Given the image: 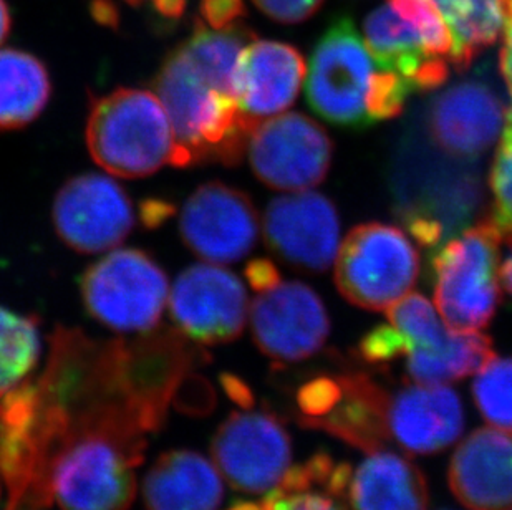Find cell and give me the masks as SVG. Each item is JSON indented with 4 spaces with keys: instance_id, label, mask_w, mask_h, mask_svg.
Listing matches in <instances>:
<instances>
[{
    "instance_id": "cell-1",
    "label": "cell",
    "mask_w": 512,
    "mask_h": 510,
    "mask_svg": "<svg viewBox=\"0 0 512 510\" xmlns=\"http://www.w3.org/2000/svg\"><path fill=\"white\" fill-rule=\"evenodd\" d=\"M392 191L400 221L418 244L431 251L471 226L483 204V186L473 161L445 153L425 136H408L400 146Z\"/></svg>"
},
{
    "instance_id": "cell-2",
    "label": "cell",
    "mask_w": 512,
    "mask_h": 510,
    "mask_svg": "<svg viewBox=\"0 0 512 510\" xmlns=\"http://www.w3.org/2000/svg\"><path fill=\"white\" fill-rule=\"evenodd\" d=\"M178 143L181 168L191 164L234 166L246 151L254 123L242 115L236 98L214 87L181 47L166 57L155 80Z\"/></svg>"
},
{
    "instance_id": "cell-3",
    "label": "cell",
    "mask_w": 512,
    "mask_h": 510,
    "mask_svg": "<svg viewBox=\"0 0 512 510\" xmlns=\"http://www.w3.org/2000/svg\"><path fill=\"white\" fill-rule=\"evenodd\" d=\"M85 140L93 161L116 178H146L166 164L181 168L170 116L148 90L116 88L90 98Z\"/></svg>"
},
{
    "instance_id": "cell-4",
    "label": "cell",
    "mask_w": 512,
    "mask_h": 510,
    "mask_svg": "<svg viewBox=\"0 0 512 510\" xmlns=\"http://www.w3.org/2000/svg\"><path fill=\"white\" fill-rule=\"evenodd\" d=\"M148 438L93 429L65 439L49 464L50 499L62 510H128Z\"/></svg>"
},
{
    "instance_id": "cell-5",
    "label": "cell",
    "mask_w": 512,
    "mask_h": 510,
    "mask_svg": "<svg viewBox=\"0 0 512 510\" xmlns=\"http://www.w3.org/2000/svg\"><path fill=\"white\" fill-rule=\"evenodd\" d=\"M501 241L489 217L433 251L436 307L451 332H478L493 320L501 300Z\"/></svg>"
},
{
    "instance_id": "cell-6",
    "label": "cell",
    "mask_w": 512,
    "mask_h": 510,
    "mask_svg": "<svg viewBox=\"0 0 512 510\" xmlns=\"http://www.w3.org/2000/svg\"><path fill=\"white\" fill-rule=\"evenodd\" d=\"M80 292L88 315L120 333L155 330L170 299L165 270L140 249H116L90 265Z\"/></svg>"
},
{
    "instance_id": "cell-7",
    "label": "cell",
    "mask_w": 512,
    "mask_h": 510,
    "mask_svg": "<svg viewBox=\"0 0 512 510\" xmlns=\"http://www.w3.org/2000/svg\"><path fill=\"white\" fill-rule=\"evenodd\" d=\"M420 275V257L400 227L368 222L353 227L335 257V284L360 308L387 310L408 295Z\"/></svg>"
},
{
    "instance_id": "cell-8",
    "label": "cell",
    "mask_w": 512,
    "mask_h": 510,
    "mask_svg": "<svg viewBox=\"0 0 512 510\" xmlns=\"http://www.w3.org/2000/svg\"><path fill=\"white\" fill-rule=\"evenodd\" d=\"M375 63L350 17H335L315 45L307 102L325 121L342 128L372 125L367 97Z\"/></svg>"
},
{
    "instance_id": "cell-9",
    "label": "cell",
    "mask_w": 512,
    "mask_h": 510,
    "mask_svg": "<svg viewBox=\"0 0 512 510\" xmlns=\"http://www.w3.org/2000/svg\"><path fill=\"white\" fill-rule=\"evenodd\" d=\"M247 153L259 181L272 189L297 193L324 181L334 143L309 116L285 113L252 128Z\"/></svg>"
},
{
    "instance_id": "cell-10",
    "label": "cell",
    "mask_w": 512,
    "mask_h": 510,
    "mask_svg": "<svg viewBox=\"0 0 512 510\" xmlns=\"http://www.w3.org/2000/svg\"><path fill=\"white\" fill-rule=\"evenodd\" d=\"M55 232L78 254L113 251L136 224L135 207L125 189L105 174L68 179L52 207Z\"/></svg>"
},
{
    "instance_id": "cell-11",
    "label": "cell",
    "mask_w": 512,
    "mask_h": 510,
    "mask_svg": "<svg viewBox=\"0 0 512 510\" xmlns=\"http://www.w3.org/2000/svg\"><path fill=\"white\" fill-rule=\"evenodd\" d=\"M211 454L232 489L264 494L289 471L292 446L284 424L274 414L236 411L214 434Z\"/></svg>"
},
{
    "instance_id": "cell-12",
    "label": "cell",
    "mask_w": 512,
    "mask_h": 510,
    "mask_svg": "<svg viewBox=\"0 0 512 510\" xmlns=\"http://www.w3.org/2000/svg\"><path fill=\"white\" fill-rule=\"evenodd\" d=\"M170 310L184 337L199 347H214L241 337L249 302L241 279L231 270L196 264L174 280Z\"/></svg>"
},
{
    "instance_id": "cell-13",
    "label": "cell",
    "mask_w": 512,
    "mask_h": 510,
    "mask_svg": "<svg viewBox=\"0 0 512 510\" xmlns=\"http://www.w3.org/2000/svg\"><path fill=\"white\" fill-rule=\"evenodd\" d=\"M252 337L274 363H297L324 347L330 320L319 294L302 282H279L259 292L251 307Z\"/></svg>"
},
{
    "instance_id": "cell-14",
    "label": "cell",
    "mask_w": 512,
    "mask_h": 510,
    "mask_svg": "<svg viewBox=\"0 0 512 510\" xmlns=\"http://www.w3.org/2000/svg\"><path fill=\"white\" fill-rule=\"evenodd\" d=\"M259 229L251 198L218 181L199 186L179 216L184 244L213 264H232L246 257L256 247Z\"/></svg>"
},
{
    "instance_id": "cell-15",
    "label": "cell",
    "mask_w": 512,
    "mask_h": 510,
    "mask_svg": "<svg viewBox=\"0 0 512 510\" xmlns=\"http://www.w3.org/2000/svg\"><path fill=\"white\" fill-rule=\"evenodd\" d=\"M264 237L269 249L287 264L309 272H324L334 264L339 252V214L322 194H285L267 206Z\"/></svg>"
},
{
    "instance_id": "cell-16",
    "label": "cell",
    "mask_w": 512,
    "mask_h": 510,
    "mask_svg": "<svg viewBox=\"0 0 512 510\" xmlns=\"http://www.w3.org/2000/svg\"><path fill=\"white\" fill-rule=\"evenodd\" d=\"M503 116V100L493 83L473 77L436 95L426 110L425 125L440 150L474 161L498 140Z\"/></svg>"
},
{
    "instance_id": "cell-17",
    "label": "cell",
    "mask_w": 512,
    "mask_h": 510,
    "mask_svg": "<svg viewBox=\"0 0 512 510\" xmlns=\"http://www.w3.org/2000/svg\"><path fill=\"white\" fill-rule=\"evenodd\" d=\"M305 73L304 57L292 45L252 39L234 72V95L242 115L257 125L287 110L299 97Z\"/></svg>"
},
{
    "instance_id": "cell-18",
    "label": "cell",
    "mask_w": 512,
    "mask_h": 510,
    "mask_svg": "<svg viewBox=\"0 0 512 510\" xmlns=\"http://www.w3.org/2000/svg\"><path fill=\"white\" fill-rule=\"evenodd\" d=\"M451 491L471 510H512V431L481 428L459 444L448 472Z\"/></svg>"
},
{
    "instance_id": "cell-19",
    "label": "cell",
    "mask_w": 512,
    "mask_h": 510,
    "mask_svg": "<svg viewBox=\"0 0 512 510\" xmlns=\"http://www.w3.org/2000/svg\"><path fill=\"white\" fill-rule=\"evenodd\" d=\"M463 426L461 400L445 385L416 383L388 403V431L406 453H440L455 443Z\"/></svg>"
},
{
    "instance_id": "cell-20",
    "label": "cell",
    "mask_w": 512,
    "mask_h": 510,
    "mask_svg": "<svg viewBox=\"0 0 512 510\" xmlns=\"http://www.w3.org/2000/svg\"><path fill=\"white\" fill-rule=\"evenodd\" d=\"M365 37L378 68L397 73L413 92H431L448 82V62L428 52L420 35L388 2L368 14Z\"/></svg>"
},
{
    "instance_id": "cell-21",
    "label": "cell",
    "mask_w": 512,
    "mask_h": 510,
    "mask_svg": "<svg viewBox=\"0 0 512 510\" xmlns=\"http://www.w3.org/2000/svg\"><path fill=\"white\" fill-rule=\"evenodd\" d=\"M340 501L348 510H426L428 486L413 462L382 449L350 469Z\"/></svg>"
},
{
    "instance_id": "cell-22",
    "label": "cell",
    "mask_w": 512,
    "mask_h": 510,
    "mask_svg": "<svg viewBox=\"0 0 512 510\" xmlns=\"http://www.w3.org/2000/svg\"><path fill=\"white\" fill-rule=\"evenodd\" d=\"M223 497L218 467L188 449L161 454L143 481L148 510H218Z\"/></svg>"
},
{
    "instance_id": "cell-23",
    "label": "cell",
    "mask_w": 512,
    "mask_h": 510,
    "mask_svg": "<svg viewBox=\"0 0 512 510\" xmlns=\"http://www.w3.org/2000/svg\"><path fill=\"white\" fill-rule=\"evenodd\" d=\"M342 396L324 418L300 421L307 428L322 429L363 453H377L390 443L388 403L390 396L382 386L365 375L339 378Z\"/></svg>"
},
{
    "instance_id": "cell-24",
    "label": "cell",
    "mask_w": 512,
    "mask_h": 510,
    "mask_svg": "<svg viewBox=\"0 0 512 510\" xmlns=\"http://www.w3.org/2000/svg\"><path fill=\"white\" fill-rule=\"evenodd\" d=\"M52 82L40 58L24 50H0V131L20 130L49 105Z\"/></svg>"
},
{
    "instance_id": "cell-25",
    "label": "cell",
    "mask_w": 512,
    "mask_h": 510,
    "mask_svg": "<svg viewBox=\"0 0 512 510\" xmlns=\"http://www.w3.org/2000/svg\"><path fill=\"white\" fill-rule=\"evenodd\" d=\"M450 29L451 62L466 72L474 58L499 39L508 20V0H431Z\"/></svg>"
},
{
    "instance_id": "cell-26",
    "label": "cell",
    "mask_w": 512,
    "mask_h": 510,
    "mask_svg": "<svg viewBox=\"0 0 512 510\" xmlns=\"http://www.w3.org/2000/svg\"><path fill=\"white\" fill-rule=\"evenodd\" d=\"M494 355L493 340L478 332H453L443 352L415 348L406 355V371L418 385H445L483 370Z\"/></svg>"
},
{
    "instance_id": "cell-27",
    "label": "cell",
    "mask_w": 512,
    "mask_h": 510,
    "mask_svg": "<svg viewBox=\"0 0 512 510\" xmlns=\"http://www.w3.org/2000/svg\"><path fill=\"white\" fill-rule=\"evenodd\" d=\"M329 466L327 454H315L305 464L290 467L261 501H237L226 510H348L325 491L324 474L327 476Z\"/></svg>"
},
{
    "instance_id": "cell-28",
    "label": "cell",
    "mask_w": 512,
    "mask_h": 510,
    "mask_svg": "<svg viewBox=\"0 0 512 510\" xmlns=\"http://www.w3.org/2000/svg\"><path fill=\"white\" fill-rule=\"evenodd\" d=\"M39 355V322L0 307V398L29 378Z\"/></svg>"
},
{
    "instance_id": "cell-29",
    "label": "cell",
    "mask_w": 512,
    "mask_h": 510,
    "mask_svg": "<svg viewBox=\"0 0 512 510\" xmlns=\"http://www.w3.org/2000/svg\"><path fill=\"white\" fill-rule=\"evenodd\" d=\"M387 317L392 327L410 337L413 350L443 352L453 337V332L443 325L435 307L420 294L401 297L387 308Z\"/></svg>"
},
{
    "instance_id": "cell-30",
    "label": "cell",
    "mask_w": 512,
    "mask_h": 510,
    "mask_svg": "<svg viewBox=\"0 0 512 510\" xmlns=\"http://www.w3.org/2000/svg\"><path fill=\"white\" fill-rule=\"evenodd\" d=\"M473 396L489 424L512 431V358L489 361L474 380Z\"/></svg>"
},
{
    "instance_id": "cell-31",
    "label": "cell",
    "mask_w": 512,
    "mask_h": 510,
    "mask_svg": "<svg viewBox=\"0 0 512 510\" xmlns=\"http://www.w3.org/2000/svg\"><path fill=\"white\" fill-rule=\"evenodd\" d=\"M489 186L493 193L491 221L503 237L512 236V110L506 111L503 136L494 156Z\"/></svg>"
},
{
    "instance_id": "cell-32",
    "label": "cell",
    "mask_w": 512,
    "mask_h": 510,
    "mask_svg": "<svg viewBox=\"0 0 512 510\" xmlns=\"http://www.w3.org/2000/svg\"><path fill=\"white\" fill-rule=\"evenodd\" d=\"M388 4L415 29L428 52L436 57H450V29L431 0H388Z\"/></svg>"
},
{
    "instance_id": "cell-33",
    "label": "cell",
    "mask_w": 512,
    "mask_h": 510,
    "mask_svg": "<svg viewBox=\"0 0 512 510\" xmlns=\"http://www.w3.org/2000/svg\"><path fill=\"white\" fill-rule=\"evenodd\" d=\"M410 85L388 70H375L367 97V111L372 125L401 115L410 97Z\"/></svg>"
},
{
    "instance_id": "cell-34",
    "label": "cell",
    "mask_w": 512,
    "mask_h": 510,
    "mask_svg": "<svg viewBox=\"0 0 512 510\" xmlns=\"http://www.w3.org/2000/svg\"><path fill=\"white\" fill-rule=\"evenodd\" d=\"M411 350H413V342L410 337H406L405 333H401L392 325L373 328L358 345V352L363 360L373 365L406 357Z\"/></svg>"
},
{
    "instance_id": "cell-35",
    "label": "cell",
    "mask_w": 512,
    "mask_h": 510,
    "mask_svg": "<svg viewBox=\"0 0 512 510\" xmlns=\"http://www.w3.org/2000/svg\"><path fill=\"white\" fill-rule=\"evenodd\" d=\"M340 396H342V385L339 380L322 376L305 383L297 393V405L304 414L300 421L324 418L325 414H329L339 403Z\"/></svg>"
},
{
    "instance_id": "cell-36",
    "label": "cell",
    "mask_w": 512,
    "mask_h": 510,
    "mask_svg": "<svg viewBox=\"0 0 512 510\" xmlns=\"http://www.w3.org/2000/svg\"><path fill=\"white\" fill-rule=\"evenodd\" d=\"M322 2L324 0H254L257 9L281 24L304 22L320 9Z\"/></svg>"
},
{
    "instance_id": "cell-37",
    "label": "cell",
    "mask_w": 512,
    "mask_h": 510,
    "mask_svg": "<svg viewBox=\"0 0 512 510\" xmlns=\"http://www.w3.org/2000/svg\"><path fill=\"white\" fill-rule=\"evenodd\" d=\"M199 15L211 29H228L246 15L244 0H199Z\"/></svg>"
},
{
    "instance_id": "cell-38",
    "label": "cell",
    "mask_w": 512,
    "mask_h": 510,
    "mask_svg": "<svg viewBox=\"0 0 512 510\" xmlns=\"http://www.w3.org/2000/svg\"><path fill=\"white\" fill-rule=\"evenodd\" d=\"M246 277L249 280V285L256 290L257 294L271 289L282 280L281 272L277 270L276 265L272 264L271 260L267 259H256L249 262Z\"/></svg>"
},
{
    "instance_id": "cell-39",
    "label": "cell",
    "mask_w": 512,
    "mask_h": 510,
    "mask_svg": "<svg viewBox=\"0 0 512 510\" xmlns=\"http://www.w3.org/2000/svg\"><path fill=\"white\" fill-rule=\"evenodd\" d=\"M501 73L512 100V12L506 20L503 49H501Z\"/></svg>"
},
{
    "instance_id": "cell-40",
    "label": "cell",
    "mask_w": 512,
    "mask_h": 510,
    "mask_svg": "<svg viewBox=\"0 0 512 510\" xmlns=\"http://www.w3.org/2000/svg\"><path fill=\"white\" fill-rule=\"evenodd\" d=\"M173 212V207L163 201H150L145 207L141 206V214L146 226L155 227L165 221L166 217Z\"/></svg>"
},
{
    "instance_id": "cell-41",
    "label": "cell",
    "mask_w": 512,
    "mask_h": 510,
    "mask_svg": "<svg viewBox=\"0 0 512 510\" xmlns=\"http://www.w3.org/2000/svg\"><path fill=\"white\" fill-rule=\"evenodd\" d=\"M223 383L224 388H226V391H228L232 400L239 403V405L244 406V408L252 405L251 391H249V388H247L239 378H236V376L224 375Z\"/></svg>"
},
{
    "instance_id": "cell-42",
    "label": "cell",
    "mask_w": 512,
    "mask_h": 510,
    "mask_svg": "<svg viewBox=\"0 0 512 510\" xmlns=\"http://www.w3.org/2000/svg\"><path fill=\"white\" fill-rule=\"evenodd\" d=\"M92 14L100 24L110 27H115L118 20V12L112 0H95L92 4Z\"/></svg>"
},
{
    "instance_id": "cell-43",
    "label": "cell",
    "mask_w": 512,
    "mask_h": 510,
    "mask_svg": "<svg viewBox=\"0 0 512 510\" xmlns=\"http://www.w3.org/2000/svg\"><path fill=\"white\" fill-rule=\"evenodd\" d=\"M150 2L161 17H168V19H178L186 9V0H150Z\"/></svg>"
},
{
    "instance_id": "cell-44",
    "label": "cell",
    "mask_w": 512,
    "mask_h": 510,
    "mask_svg": "<svg viewBox=\"0 0 512 510\" xmlns=\"http://www.w3.org/2000/svg\"><path fill=\"white\" fill-rule=\"evenodd\" d=\"M499 280L503 282L506 292L512 297V236L509 237V251L503 264L499 265Z\"/></svg>"
},
{
    "instance_id": "cell-45",
    "label": "cell",
    "mask_w": 512,
    "mask_h": 510,
    "mask_svg": "<svg viewBox=\"0 0 512 510\" xmlns=\"http://www.w3.org/2000/svg\"><path fill=\"white\" fill-rule=\"evenodd\" d=\"M12 19H10V10L5 4V0H0V45L4 44L5 39L9 37Z\"/></svg>"
},
{
    "instance_id": "cell-46",
    "label": "cell",
    "mask_w": 512,
    "mask_h": 510,
    "mask_svg": "<svg viewBox=\"0 0 512 510\" xmlns=\"http://www.w3.org/2000/svg\"><path fill=\"white\" fill-rule=\"evenodd\" d=\"M126 2H128V4L130 5H141V4H145V2H150V0H126Z\"/></svg>"
},
{
    "instance_id": "cell-47",
    "label": "cell",
    "mask_w": 512,
    "mask_h": 510,
    "mask_svg": "<svg viewBox=\"0 0 512 510\" xmlns=\"http://www.w3.org/2000/svg\"><path fill=\"white\" fill-rule=\"evenodd\" d=\"M508 9H509L508 14H511V12H512V0H508Z\"/></svg>"
},
{
    "instance_id": "cell-48",
    "label": "cell",
    "mask_w": 512,
    "mask_h": 510,
    "mask_svg": "<svg viewBox=\"0 0 512 510\" xmlns=\"http://www.w3.org/2000/svg\"><path fill=\"white\" fill-rule=\"evenodd\" d=\"M0 494H2V489H0Z\"/></svg>"
}]
</instances>
